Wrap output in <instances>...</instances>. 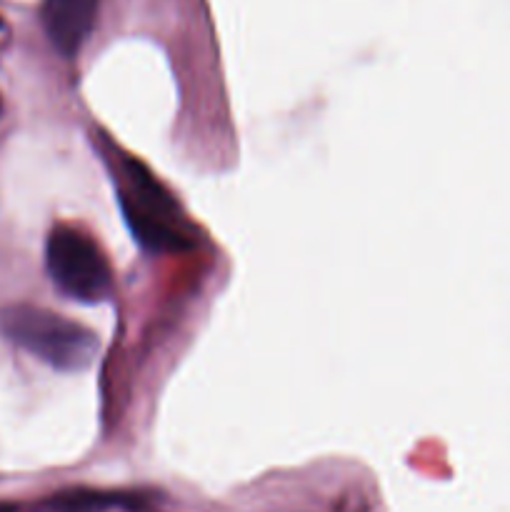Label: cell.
<instances>
[{"label": "cell", "instance_id": "obj_1", "mask_svg": "<svg viewBox=\"0 0 510 512\" xmlns=\"http://www.w3.org/2000/svg\"><path fill=\"white\" fill-rule=\"evenodd\" d=\"M118 195L130 230L150 253L193 248V228L178 203L138 160H123L118 168Z\"/></svg>", "mask_w": 510, "mask_h": 512}, {"label": "cell", "instance_id": "obj_2", "mask_svg": "<svg viewBox=\"0 0 510 512\" xmlns=\"http://www.w3.org/2000/svg\"><path fill=\"white\" fill-rule=\"evenodd\" d=\"M0 330L25 353L65 373L85 370L98 353V338L88 328L43 308H8L0 315Z\"/></svg>", "mask_w": 510, "mask_h": 512}, {"label": "cell", "instance_id": "obj_3", "mask_svg": "<svg viewBox=\"0 0 510 512\" xmlns=\"http://www.w3.org/2000/svg\"><path fill=\"white\" fill-rule=\"evenodd\" d=\"M55 288L80 303H100L113 290V275L98 245L73 228H55L45 248Z\"/></svg>", "mask_w": 510, "mask_h": 512}, {"label": "cell", "instance_id": "obj_4", "mask_svg": "<svg viewBox=\"0 0 510 512\" xmlns=\"http://www.w3.org/2000/svg\"><path fill=\"white\" fill-rule=\"evenodd\" d=\"M100 0H45L43 25L50 43L63 55H75L93 30Z\"/></svg>", "mask_w": 510, "mask_h": 512}, {"label": "cell", "instance_id": "obj_5", "mask_svg": "<svg viewBox=\"0 0 510 512\" xmlns=\"http://www.w3.org/2000/svg\"><path fill=\"white\" fill-rule=\"evenodd\" d=\"M0 512H13V508L10 505H0Z\"/></svg>", "mask_w": 510, "mask_h": 512}, {"label": "cell", "instance_id": "obj_6", "mask_svg": "<svg viewBox=\"0 0 510 512\" xmlns=\"http://www.w3.org/2000/svg\"><path fill=\"white\" fill-rule=\"evenodd\" d=\"M0 30H3V20H0Z\"/></svg>", "mask_w": 510, "mask_h": 512}, {"label": "cell", "instance_id": "obj_7", "mask_svg": "<svg viewBox=\"0 0 510 512\" xmlns=\"http://www.w3.org/2000/svg\"><path fill=\"white\" fill-rule=\"evenodd\" d=\"M0 110H3V103H0Z\"/></svg>", "mask_w": 510, "mask_h": 512}]
</instances>
